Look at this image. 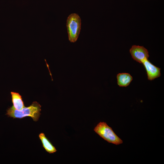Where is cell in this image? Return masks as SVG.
Instances as JSON below:
<instances>
[{"label":"cell","mask_w":164,"mask_h":164,"mask_svg":"<svg viewBox=\"0 0 164 164\" xmlns=\"http://www.w3.org/2000/svg\"><path fill=\"white\" fill-rule=\"evenodd\" d=\"M41 140L43 146L46 151L49 153H53L56 152L55 147L46 137L43 133H40L39 135Z\"/></svg>","instance_id":"6"},{"label":"cell","mask_w":164,"mask_h":164,"mask_svg":"<svg viewBox=\"0 0 164 164\" xmlns=\"http://www.w3.org/2000/svg\"><path fill=\"white\" fill-rule=\"evenodd\" d=\"M117 78L118 85L122 87H126L128 86L133 79L130 74L127 73L118 74Z\"/></svg>","instance_id":"7"},{"label":"cell","mask_w":164,"mask_h":164,"mask_svg":"<svg viewBox=\"0 0 164 164\" xmlns=\"http://www.w3.org/2000/svg\"><path fill=\"white\" fill-rule=\"evenodd\" d=\"M81 20L79 15L76 13H72L68 17L67 27L69 40L74 43L77 39L80 34Z\"/></svg>","instance_id":"3"},{"label":"cell","mask_w":164,"mask_h":164,"mask_svg":"<svg viewBox=\"0 0 164 164\" xmlns=\"http://www.w3.org/2000/svg\"><path fill=\"white\" fill-rule=\"evenodd\" d=\"M41 106L38 102L34 101L29 107H24L20 110L15 109L12 106L7 110L6 115L14 118L21 119L29 117L32 118L34 121H36L41 114Z\"/></svg>","instance_id":"1"},{"label":"cell","mask_w":164,"mask_h":164,"mask_svg":"<svg viewBox=\"0 0 164 164\" xmlns=\"http://www.w3.org/2000/svg\"><path fill=\"white\" fill-rule=\"evenodd\" d=\"M94 132L108 142L116 145L123 143L122 140L114 132L106 122H100L94 129Z\"/></svg>","instance_id":"2"},{"label":"cell","mask_w":164,"mask_h":164,"mask_svg":"<svg viewBox=\"0 0 164 164\" xmlns=\"http://www.w3.org/2000/svg\"><path fill=\"white\" fill-rule=\"evenodd\" d=\"M130 53L132 58L140 63H142L149 56L147 50L142 46L133 45L130 50Z\"/></svg>","instance_id":"4"},{"label":"cell","mask_w":164,"mask_h":164,"mask_svg":"<svg viewBox=\"0 0 164 164\" xmlns=\"http://www.w3.org/2000/svg\"><path fill=\"white\" fill-rule=\"evenodd\" d=\"M11 94L14 108L19 110H22L25 107L22 96L18 93L11 92Z\"/></svg>","instance_id":"8"},{"label":"cell","mask_w":164,"mask_h":164,"mask_svg":"<svg viewBox=\"0 0 164 164\" xmlns=\"http://www.w3.org/2000/svg\"><path fill=\"white\" fill-rule=\"evenodd\" d=\"M142 63L147 71L149 80H154L161 76L160 69L152 64L148 59L144 61Z\"/></svg>","instance_id":"5"}]
</instances>
